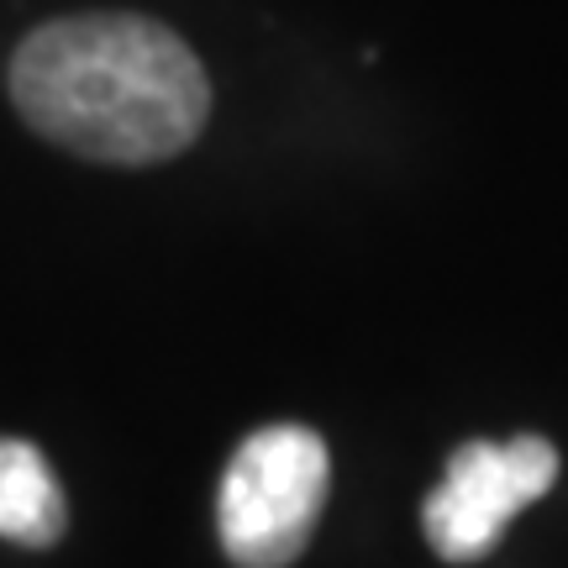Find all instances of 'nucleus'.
I'll use <instances>...</instances> for the list:
<instances>
[{"instance_id":"nucleus-2","label":"nucleus","mask_w":568,"mask_h":568,"mask_svg":"<svg viewBox=\"0 0 568 568\" xmlns=\"http://www.w3.org/2000/svg\"><path fill=\"white\" fill-rule=\"evenodd\" d=\"M332 458L311 426H264L253 432L222 474L216 531L237 568L295 564L326 506Z\"/></svg>"},{"instance_id":"nucleus-3","label":"nucleus","mask_w":568,"mask_h":568,"mask_svg":"<svg viewBox=\"0 0 568 568\" xmlns=\"http://www.w3.org/2000/svg\"><path fill=\"white\" fill-rule=\"evenodd\" d=\"M558 479V453L548 437L516 443H464L447 458L443 485L426 495L422 531L447 564H479L500 548L510 516L542 500Z\"/></svg>"},{"instance_id":"nucleus-1","label":"nucleus","mask_w":568,"mask_h":568,"mask_svg":"<svg viewBox=\"0 0 568 568\" xmlns=\"http://www.w3.org/2000/svg\"><path fill=\"white\" fill-rule=\"evenodd\" d=\"M11 101L32 132L95 163H163L201 138L211 80L148 17H63L11 59Z\"/></svg>"},{"instance_id":"nucleus-4","label":"nucleus","mask_w":568,"mask_h":568,"mask_svg":"<svg viewBox=\"0 0 568 568\" xmlns=\"http://www.w3.org/2000/svg\"><path fill=\"white\" fill-rule=\"evenodd\" d=\"M63 527L69 506L48 458L21 437H0V537L21 548H53Z\"/></svg>"}]
</instances>
